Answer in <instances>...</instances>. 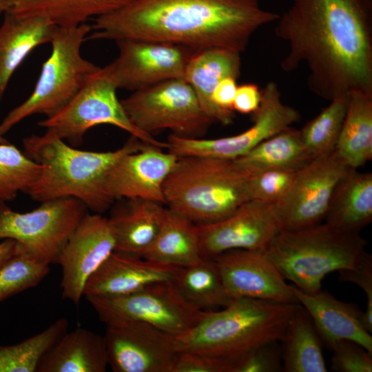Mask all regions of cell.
Segmentation results:
<instances>
[{
    "label": "cell",
    "instance_id": "7402d4cb",
    "mask_svg": "<svg viewBox=\"0 0 372 372\" xmlns=\"http://www.w3.org/2000/svg\"><path fill=\"white\" fill-rule=\"evenodd\" d=\"M241 68L240 54L223 49L207 48L191 56L184 79L191 85L204 113L214 122L230 125L234 112L223 111L211 101L218 83L226 77L238 79Z\"/></svg>",
    "mask_w": 372,
    "mask_h": 372
},
{
    "label": "cell",
    "instance_id": "30bf717a",
    "mask_svg": "<svg viewBox=\"0 0 372 372\" xmlns=\"http://www.w3.org/2000/svg\"><path fill=\"white\" fill-rule=\"evenodd\" d=\"M85 298L105 324L143 322L174 336L189 331L207 312L187 301L172 281L154 283L122 296H90Z\"/></svg>",
    "mask_w": 372,
    "mask_h": 372
},
{
    "label": "cell",
    "instance_id": "603a6c76",
    "mask_svg": "<svg viewBox=\"0 0 372 372\" xmlns=\"http://www.w3.org/2000/svg\"><path fill=\"white\" fill-rule=\"evenodd\" d=\"M56 28L41 15L3 14L0 26V101L17 68L35 48L50 43Z\"/></svg>",
    "mask_w": 372,
    "mask_h": 372
},
{
    "label": "cell",
    "instance_id": "4dcf8cb0",
    "mask_svg": "<svg viewBox=\"0 0 372 372\" xmlns=\"http://www.w3.org/2000/svg\"><path fill=\"white\" fill-rule=\"evenodd\" d=\"M335 151L351 168L372 158V95L355 91L348 105Z\"/></svg>",
    "mask_w": 372,
    "mask_h": 372
},
{
    "label": "cell",
    "instance_id": "f35d334b",
    "mask_svg": "<svg viewBox=\"0 0 372 372\" xmlns=\"http://www.w3.org/2000/svg\"><path fill=\"white\" fill-rule=\"evenodd\" d=\"M241 360L190 352H178L173 372H236Z\"/></svg>",
    "mask_w": 372,
    "mask_h": 372
},
{
    "label": "cell",
    "instance_id": "74e56055",
    "mask_svg": "<svg viewBox=\"0 0 372 372\" xmlns=\"http://www.w3.org/2000/svg\"><path fill=\"white\" fill-rule=\"evenodd\" d=\"M333 351L331 370L336 372H371L372 353L360 344L341 340L330 347Z\"/></svg>",
    "mask_w": 372,
    "mask_h": 372
},
{
    "label": "cell",
    "instance_id": "e575fe53",
    "mask_svg": "<svg viewBox=\"0 0 372 372\" xmlns=\"http://www.w3.org/2000/svg\"><path fill=\"white\" fill-rule=\"evenodd\" d=\"M42 169L10 142L0 143V203L14 200L19 192L26 193Z\"/></svg>",
    "mask_w": 372,
    "mask_h": 372
},
{
    "label": "cell",
    "instance_id": "60d3db41",
    "mask_svg": "<svg viewBox=\"0 0 372 372\" xmlns=\"http://www.w3.org/2000/svg\"><path fill=\"white\" fill-rule=\"evenodd\" d=\"M339 280L357 285L366 293L367 305L362 316L364 328L372 332V256L370 255L364 262L355 269L339 271Z\"/></svg>",
    "mask_w": 372,
    "mask_h": 372
},
{
    "label": "cell",
    "instance_id": "cb8c5ba5",
    "mask_svg": "<svg viewBox=\"0 0 372 372\" xmlns=\"http://www.w3.org/2000/svg\"><path fill=\"white\" fill-rule=\"evenodd\" d=\"M107 218L114 251L143 257L154 241L163 223V204L143 198H128Z\"/></svg>",
    "mask_w": 372,
    "mask_h": 372
},
{
    "label": "cell",
    "instance_id": "9a60e30c",
    "mask_svg": "<svg viewBox=\"0 0 372 372\" xmlns=\"http://www.w3.org/2000/svg\"><path fill=\"white\" fill-rule=\"evenodd\" d=\"M108 365L114 372H173L174 336L139 322L106 324Z\"/></svg>",
    "mask_w": 372,
    "mask_h": 372
},
{
    "label": "cell",
    "instance_id": "ac0fdd59",
    "mask_svg": "<svg viewBox=\"0 0 372 372\" xmlns=\"http://www.w3.org/2000/svg\"><path fill=\"white\" fill-rule=\"evenodd\" d=\"M225 287L233 298H248L299 304L265 251L233 249L215 258Z\"/></svg>",
    "mask_w": 372,
    "mask_h": 372
},
{
    "label": "cell",
    "instance_id": "ee69618b",
    "mask_svg": "<svg viewBox=\"0 0 372 372\" xmlns=\"http://www.w3.org/2000/svg\"><path fill=\"white\" fill-rule=\"evenodd\" d=\"M17 242L10 238H6L0 242V269L15 254Z\"/></svg>",
    "mask_w": 372,
    "mask_h": 372
},
{
    "label": "cell",
    "instance_id": "ffe728a7",
    "mask_svg": "<svg viewBox=\"0 0 372 372\" xmlns=\"http://www.w3.org/2000/svg\"><path fill=\"white\" fill-rule=\"evenodd\" d=\"M180 267L114 251L85 283L83 296H116L154 283L172 281Z\"/></svg>",
    "mask_w": 372,
    "mask_h": 372
},
{
    "label": "cell",
    "instance_id": "f546056e",
    "mask_svg": "<svg viewBox=\"0 0 372 372\" xmlns=\"http://www.w3.org/2000/svg\"><path fill=\"white\" fill-rule=\"evenodd\" d=\"M280 342L282 371H327L320 338L300 304L290 318Z\"/></svg>",
    "mask_w": 372,
    "mask_h": 372
},
{
    "label": "cell",
    "instance_id": "7a4b0ae2",
    "mask_svg": "<svg viewBox=\"0 0 372 372\" xmlns=\"http://www.w3.org/2000/svg\"><path fill=\"white\" fill-rule=\"evenodd\" d=\"M279 15L259 0H132L94 19L87 40H146L241 54L253 34Z\"/></svg>",
    "mask_w": 372,
    "mask_h": 372
},
{
    "label": "cell",
    "instance_id": "52a82bcc",
    "mask_svg": "<svg viewBox=\"0 0 372 372\" xmlns=\"http://www.w3.org/2000/svg\"><path fill=\"white\" fill-rule=\"evenodd\" d=\"M91 31L92 26L87 23L57 26L50 41V55L42 65L32 94L2 120L0 136L29 116L43 114L50 117L57 113L101 68L84 59L81 52Z\"/></svg>",
    "mask_w": 372,
    "mask_h": 372
},
{
    "label": "cell",
    "instance_id": "277c9868",
    "mask_svg": "<svg viewBox=\"0 0 372 372\" xmlns=\"http://www.w3.org/2000/svg\"><path fill=\"white\" fill-rule=\"evenodd\" d=\"M300 304L240 298L207 311L187 332L174 336L177 352L232 358L241 361L257 347L282 340Z\"/></svg>",
    "mask_w": 372,
    "mask_h": 372
},
{
    "label": "cell",
    "instance_id": "f6af8a7d",
    "mask_svg": "<svg viewBox=\"0 0 372 372\" xmlns=\"http://www.w3.org/2000/svg\"><path fill=\"white\" fill-rule=\"evenodd\" d=\"M8 142L9 141L7 139H6L3 136H0V143H6Z\"/></svg>",
    "mask_w": 372,
    "mask_h": 372
},
{
    "label": "cell",
    "instance_id": "e0dca14e",
    "mask_svg": "<svg viewBox=\"0 0 372 372\" xmlns=\"http://www.w3.org/2000/svg\"><path fill=\"white\" fill-rule=\"evenodd\" d=\"M114 249L115 241L107 218L87 212L59 258L62 298L79 304L86 282Z\"/></svg>",
    "mask_w": 372,
    "mask_h": 372
},
{
    "label": "cell",
    "instance_id": "4316f807",
    "mask_svg": "<svg viewBox=\"0 0 372 372\" xmlns=\"http://www.w3.org/2000/svg\"><path fill=\"white\" fill-rule=\"evenodd\" d=\"M132 0H0V15H41L58 27L76 26L112 12Z\"/></svg>",
    "mask_w": 372,
    "mask_h": 372
},
{
    "label": "cell",
    "instance_id": "83f0119b",
    "mask_svg": "<svg viewBox=\"0 0 372 372\" xmlns=\"http://www.w3.org/2000/svg\"><path fill=\"white\" fill-rule=\"evenodd\" d=\"M143 257L180 268L198 263L203 257L197 225L166 207L160 230Z\"/></svg>",
    "mask_w": 372,
    "mask_h": 372
},
{
    "label": "cell",
    "instance_id": "7c38bea8",
    "mask_svg": "<svg viewBox=\"0 0 372 372\" xmlns=\"http://www.w3.org/2000/svg\"><path fill=\"white\" fill-rule=\"evenodd\" d=\"M254 114L253 125L235 136L205 139L186 138L170 134L168 152L178 157L205 156L234 160L240 158L262 141L291 127L300 119L299 112L285 104L278 85L269 82L261 91L260 105Z\"/></svg>",
    "mask_w": 372,
    "mask_h": 372
},
{
    "label": "cell",
    "instance_id": "6da1fadb",
    "mask_svg": "<svg viewBox=\"0 0 372 372\" xmlns=\"http://www.w3.org/2000/svg\"><path fill=\"white\" fill-rule=\"evenodd\" d=\"M276 21L288 46L282 70L304 66L309 90L330 101L372 95V0H291Z\"/></svg>",
    "mask_w": 372,
    "mask_h": 372
},
{
    "label": "cell",
    "instance_id": "8992f818",
    "mask_svg": "<svg viewBox=\"0 0 372 372\" xmlns=\"http://www.w3.org/2000/svg\"><path fill=\"white\" fill-rule=\"evenodd\" d=\"M246 175L234 160L178 157L163 187L164 204L196 225L223 220L248 201Z\"/></svg>",
    "mask_w": 372,
    "mask_h": 372
},
{
    "label": "cell",
    "instance_id": "836d02e7",
    "mask_svg": "<svg viewBox=\"0 0 372 372\" xmlns=\"http://www.w3.org/2000/svg\"><path fill=\"white\" fill-rule=\"evenodd\" d=\"M348 100L349 95L333 99L300 130L304 145L312 159L327 156L335 150Z\"/></svg>",
    "mask_w": 372,
    "mask_h": 372
},
{
    "label": "cell",
    "instance_id": "2e32d148",
    "mask_svg": "<svg viewBox=\"0 0 372 372\" xmlns=\"http://www.w3.org/2000/svg\"><path fill=\"white\" fill-rule=\"evenodd\" d=\"M197 227L200 254L207 258L233 249L265 251L282 230L274 205L255 200L223 220Z\"/></svg>",
    "mask_w": 372,
    "mask_h": 372
},
{
    "label": "cell",
    "instance_id": "7bdbcfd3",
    "mask_svg": "<svg viewBox=\"0 0 372 372\" xmlns=\"http://www.w3.org/2000/svg\"><path fill=\"white\" fill-rule=\"evenodd\" d=\"M236 80L237 79L230 76L223 79L216 86L212 94V102L223 111L234 112L233 102L238 87Z\"/></svg>",
    "mask_w": 372,
    "mask_h": 372
},
{
    "label": "cell",
    "instance_id": "3957f363",
    "mask_svg": "<svg viewBox=\"0 0 372 372\" xmlns=\"http://www.w3.org/2000/svg\"><path fill=\"white\" fill-rule=\"evenodd\" d=\"M146 145L131 136L116 150L92 152L68 145L48 129L42 135L25 137L23 140L24 153L43 165L40 175L26 194L41 203L74 198L93 212L101 214L114 201L105 191L110 169L124 155L137 152Z\"/></svg>",
    "mask_w": 372,
    "mask_h": 372
},
{
    "label": "cell",
    "instance_id": "4fadbf2b",
    "mask_svg": "<svg viewBox=\"0 0 372 372\" xmlns=\"http://www.w3.org/2000/svg\"><path fill=\"white\" fill-rule=\"evenodd\" d=\"M351 168L335 150L298 171L284 198L274 204L282 230H297L324 220L333 189Z\"/></svg>",
    "mask_w": 372,
    "mask_h": 372
},
{
    "label": "cell",
    "instance_id": "8fae6325",
    "mask_svg": "<svg viewBox=\"0 0 372 372\" xmlns=\"http://www.w3.org/2000/svg\"><path fill=\"white\" fill-rule=\"evenodd\" d=\"M132 124L148 134L163 129L176 136L200 138L214 121L201 109L184 79H176L134 91L121 101Z\"/></svg>",
    "mask_w": 372,
    "mask_h": 372
},
{
    "label": "cell",
    "instance_id": "d6a6232c",
    "mask_svg": "<svg viewBox=\"0 0 372 372\" xmlns=\"http://www.w3.org/2000/svg\"><path fill=\"white\" fill-rule=\"evenodd\" d=\"M68 324L61 318L17 344L0 346V372H37L42 357L67 331Z\"/></svg>",
    "mask_w": 372,
    "mask_h": 372
},
{
    "label": "cell",
    "instance_id": "1f68e13d",
    "mask_svg": "<svg viewBox=\"0 0 372 372\" xmlns=\"http://www.w3.org/2000/svg\"><path fill=\"white\" fill-rule=\"evenodd\" d=\"M172 282L187 301L204 311L224 308L234 300L214 258H203L194 265L180 268Z\"/></svg>",
    "mask_w": 372,
    "mask_h": 372
},
{
    "label": "cell",
    "instance_id": "5bb4252c",
    "mask_svg": "<svg viewBox=\"0 0 372 372\" xmlns=\"http://www.w3.org/2000/svg\"><path fill=\"white\" fill-rule=\"evenodd\" d=\"M116 42L118 55L106 68L117 89L136 91L184 79L193 54L189 53L191 49L171 43L135 39Z\"/></svg>",
    "mask_w": 372,
    "mask_h": 372
},
{
    "label": "cell",
    "instance_id": "484cf974",
    "mask_svg": "<svg viewBox=\"0 0 372 372\" xmlns=\"http://www.w3.org/2000/svg\"><path fill=\"white\" fill-rule=\"evenodd\" d=\"M325 223L338 229L360 231L372 220V174L349 168L332 193Z\"/></svg>",
    "mask_w": 372,
    "mask_h": 372
},
{
    "label": "cell",
    "instance_id": "5b68a950",
    "mask_svg": "<svg viewBox=\"0 0 372 372\" xmlns=\"http://www.w3.org/2000/svg\"><path fill=\"white\" fill-rule=\"evenodd\" d=\"M360 231L326 223L297 230H281L265 252L282 276L307 293L321 290L330 272L355 269L371 255Z\"/></svg>",
    "mask_w": 372,
    "mask_h": 372
},
{
    "label": "cell",
    "instance_id": "b9f144b4",
    "mask_svg": "<svg viewBox=\"0 0 372 372\" xmlns=\"http://www.w3.org/2000/svg\"><path fill=\"white\" fill-rule=\"evenodd\" d=\"M261 91L256 84L247 83L237 87L233 110L241 114L254 113L260 107Z\"/></svg>",
    "mask_w": 372,
    "mask_h": 372
},
{
    "label": "cell",
    "instance_id": "d6986e66",
    "mask_svg": "<svg viewBox=\"0 0 372 372\" xmlns=\"http://www.w3.org/2000/svg\"><path fill=\"white\" fill-rule=\"evenodd\" d=\"M178 156L150 145L128 153L110 169L105 183L107 194L116 198H143L164 204L163 187Z\"/></svg>",
    "mask_w": 372,
    "mask_h": 372
},
{
    "label": "cell",
    "instance_id": "d4e9b609",
    "mask_svg": "<svg viewBox=\"0 0 372 372\" xmlns=\"http://www.w3.org/2000/svg\"><path fill=\"white\" fill-rule=\"evenodd\" d=\"M107 366L104 336L79 327L59 338L42 357L37 372H105Z\"/></svg>",
    "mask_w": 372,
    "mask_h": 372
},
{
    "label": "cell",
    "instance_id": "ab89813d",
    "mask_svg": "<svg viewBox=\"0 0 372 372\" xmlns=\"http://www.w3.org/2000/svg\"><path fill=\"white\" fill-rule=\"evenodd\" d=\"M282 371L279 341L265 343L249 352L236 372H278Z\"/></svg>",
    "mask_w": 372,
    "mask_h": 372
},
{
    "label": "cell",
    "instance_id": "ba28073f",
    "mask_svg": "<svg viewBox=\"0 0 372 372\" xmlns=\"http://www.w3.org/2000/svg\"><path fill=\"white\" fill-rule=\"evenodd\" d=\"M74 198L41 202L30 211L21 213L0 203V239L17 242V249L48 265L58 264L69 238L87 213Z\"/></svg>",
    "mask_w": 372,
    "mask_h": 372
},
{
    "label": "cell",
    "instance_id": "8d00e7d4",
    "mask_svg": "<svg viewBox=\"0 0 372 372\" xmlns=\"http://www.w3.org/2000/svg\"><path fill=\"white\" fill-rule=\"evenodd\" d=\"M298 171L267 170L246 175V193L249 200L276 204L289 191Z\"/></svg>",
    "mask_w": 372,
    "mask_h": 372
},
{
    "label": "cell",
    "instance_id": "9c48e42d",
    "mask_svg": "<svg viewBox=\"0 0 372 372\" xmlns=\"http://www.w3.org/2000/svg\"><path fill=\"white\" fill-rule=\"evenodd\" d=\"M116 90L106 66L101 68L67 105L38 125L52 130L73 147L82 144L90 129L106 124L121 128L146 144L167 149V142L158 141L132 124L117 98Z\"/></svg>",
    "mask_w": 372,
    "mask_h": 372
},
{
    "label": "cell",
    "instance_id": "44dd1931",
    "mask_svg": "<svg viewBox=\"0 0 372 372\" xmlns=\"http://www.w3.org/2000/svg\"><path fill=\"white\" fill-rule=\"evenodd\" d=\"M299 304L310 316L320 338L330 347L341 340L353 341L372 353V337L363 326V312L354 304L340 301L327 291L307 293L295 285Z\"/></svg>",
    "mask_w": 372,
    "mask_h": 372
},
{
    "label": "cell",
    "instance_id": "d590c367",
    "mask_svg": "<svg viewBox=\"0 0 372 372\" xmlns=\"http://www.w3.org/2000/svg\"><path fill=\"white\" fill-rule=\"evenodd\" d=\"M49 266L17 247L15 254L0 269V302L37 286L48 274Z\"/></svg>",
    "mask_w": 372,
    "mask_h": 372
},
{
    "label": "cell",
    "instance_id": "f1b7e54d",
    "mask_svg": "<svg viewBox=\"0 0 372 372\" xmlns=\"http://www.w3.org/2000/svg\"><path fill=\"white\" fill-rule=\"evenodd\" d=\"M312 160L300 130L290 127L262 141L234 161L249 175L272 169L298 171Z\"/></svg>",
    "mask_w": 372,
    "mask_h": 372
}]
</instances>
